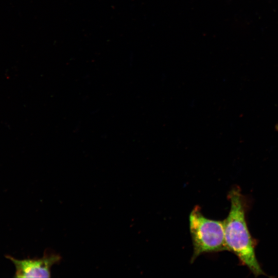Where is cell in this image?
<instances>
[{
  "instance_id": "6da1fadb",
  "label": "cell",
  "mask_w": 278,
  "mask_h": 278,
  "mask_svg": "<svg viewBox=\"0 0 278 278\" xmlns=\"http://www.w3.org/2000/svg\"><path fill=\"white\" fill-rule=\"evenodd\" d=\"M231 206L227 217L223 220L224 239L227 250L238 258L255 276L265 275L255 255L256 241L252 238L246 220L247 204L238 187L228 194Z\"/></svg>"
},
{
  "instance_id": "7a4b0ae2",
  "label": "cell",
  "mask_w": 278,
  "mask_h": 278,
  "mask_svg": "<svg viewBox=\"0 0 278 278\" xmlns=\"http://www.w3.org/2000/svg\"><path fill=\"white\" fill-rule=\"evenodd\" d=\"M188 220L194 249L191 263L202 254L227 250L223 221L205 217L198 205L192 210Z\"/></svg>"
},
{
  "instance_id": "3957f363",
  "label": "cell",
  "mask_w": 278,
  "mask_h": 278,
  "mask_svg": "<svg viewBox=\"0 0 278 278\" xmlns=\"http://www.w3.org/2000/svg\"><path fill=\"white\" fill-rule=\"evenodd\" d=\"M6 257L15 265V277H50L51 267L61 259L59 254L47 251L40 258L20 260L8 255Z\"/></svg>"
}]
</instances>
